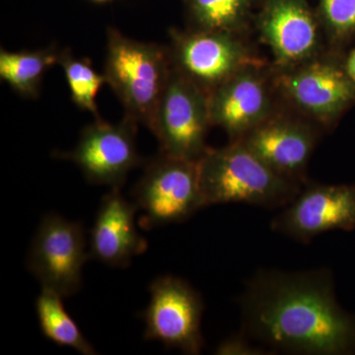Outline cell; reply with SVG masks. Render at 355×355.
I'll return each instance as SVG.
<instances>
[{"instance_id":"6da1fadb","label":"cell","mask_w":355,"mask_h":355,"mask_svg":"<svg viewBox=\"0 0 355 355\" xmlns=\"http://www.w3.org/2000/svg\"><path fill=\"white\" fill-rule=\"evenodd\" d=\"M239 305L242 333L272 354L355 352V316L338 304L327 268L259 270L248 280Z\"/></svg>"},{"instance_id":"7a4b0ae2","label":"cell","mask_w":355,"mask_h":355,"mask_svg":"<svg viewBox=\"0 0 355 355\" xmlns=\"http://www.w3.org/2000/svg\"><path fill=\"white\" fill-rule=\"evenodd\" d=\"M198 169L205 207L239 202L282 209L304 187L280 176L238 140L221 148L209 147Z\"/></svg>"},{"instance_id":"3957f363","label":"cell","mask_w":355,"mask_h":355,"mask_svg":"<svg viewBox=\"0 0 355 355\" xmlns=\"http://www.w3.org/2000/svg\"><path fill=\"white\" fill-rule=\"evenodd\" d=\"M166 46L128 38L111 28L107 34L104 76L125 116L149 128L171 73Z\"/></svg>"},{"instance_id":"277c9868","label":"cell","mask_w":355,"mask_h":355,"mask_svg":"<svg viewBox=\"0 0 355 355\" xmlns=\"http://www.w3.org/2000/svg\"><path fill=\"white\" fill-rule=\"evenodd\" d=\"M272 70L282 106L321 128L355 101V83L345 67L323 53L291 69Z\"/></svg>"},{"instance_id":"5b68a950","label":"cell","mask_w":355,"mask_h":355,"mask_svg":"<svg viewBox=\"0 0 355 355\" xmlns=\"http://www.w3.org/2000/svg\"><path fill=\"white\" fill-rule=\"evenodd\" d=\"M132 197L137 209L144 212L142 228L186 221L205 207L198 162L159 153L135 184Z\"/></svg>"},{"instance_id":"8992f818","label":"cell","mask_w":355,"mask_h":355,"mask_svg":"<svg viewBox=\"0 0 355 355\" xmlns=\"http://www.w3.org/2000/svg\"><path fill=\"white\" fill-rule=\"evenodd\" d=\"M210 121L209 95L172 67L153 121L160 153L198 162L209 147L205 144Z\"/></svg>"},{"instance_id":"52a82bcc","label":"cell","mask_w":355,"mask_h":355,"mask_svg":"<svg viewBox=\"0 0 355 355\" xmlns=\"http://www.w3.org/2000/svg\"><path fill=\"white\" fill-rule=\"evenodd\" d=\"M167 49L172 67L207 95L245 67L266 62L244 36L226 32L171 30Z\"/></svg>"},{"instance_id":"ba28073f","label":"cell","mask_w":355,"mask_h":355,"mask_svg":"<svg viewBox=\"0 0 355 355\" xmlns=\"http://www.w3.org/2000/svg\"><path fill=\"white\" fill-rule=\"evenodd\" d=\"M209 106L212 127L221 128L230 141L241 139L282 108L272 64L240 70L209 93Z\"/></svg>"},{"instance_id":"9c48e42d","label":"cell","mask_w":355,"mask_h":355,"mask_svg":"<svg viewBox=\"0 0 355 355\" xmlns=\"http://www.w3.org/2000/svg\"><path fill=\"white\" fill-rule=\"evenodd\" d=\"M89 257L83 225L49 214L33 238L27 266L42 288L69 297L80 289L81 273Z\"/></svg>"},{"instance_id":"30bf717a","label":"cell","mask_w":355,"mask_h":355,"mask_svg":"<svg viewBox=\"0 0 355 355\" xmlns=\"http://www.w3.org/2000/svg\"><path fill=\"white\" fill-rule=\"evenodd\" d=\"M149 291L150 301L140 314L146 323L144 338L186 354H200L205 345L200 294L188 282L173 275L154 280Z\"/></svg>"},{"instance_id":"8fae6325","label":"cell","mask_w":355,"mask_h":355,"mask_svg":"<svg viewBox=\"0 0 355 355\" xmlns=\"http://www.w3.org/2000/svg\"><path fill=\"white\" fill-rule=\"evenodd\" d=\"M322 130L282 106L238 141L280 176L305 186L308 164Z\"/></svg>"},{"instance_id":"7c38bea8","label":"cell","mask_w":355,"mask_h":355,"mask_svg":"<svg viewBox=\"0 0 355 355\" xmlns=\"http://www.w3.org/2000/svg\"><path fill=\"white\" fill-rule=\"evenodd\" d=\"M137 121L125 116L118 123L97 119L81 132L77 146L60 154L78 166L90 183L121 188L141 163L137 148Z\"/></svg>"},{"instance_id":"4fadbf2b","label":"cell","mask_w":355,"mask_h":355,"mask_svg":"<svg viewBox=\"0 0 355 355\" xmlns=\"http://www.w3.org/2000/svg\"><path fill=\"white\" fill-rule=\"evenodd\" d=\"M270 228L301 243L329 231L355 230V184H306Z\"/></svg>"},{"instance_id":"5bb4252c","label":"cell","mask_w":355,"mask_h":355,"mask_svg":"<svg viewBox=\"0 0 355 355\" xmlns=\"http://www.w3.org/2000/svg\"><path fill=\"white\" fill-rule=\"evenodd\" d=\"M321 23L304 0H266L257 30L273 58L272 67L287 69L323 53Z\"/></svg>"},{"instance_id":"9a60e30c","label":"cell","mask_w":355,"mask_h":355,"mask_svg":"<svg viewBox=\"0 0 355 355\" xmlns=\"http://www.w3.org/2000/svg\"><path fill=\"white\" fill-rule=\"evenodd\" d=\"M121 188H112L102 198L91 231L90 257L114 268H125L135 257L146 251V240L139 234L135 223L137 209L121 193Z\"/></svg>"},{"instance_id":"2e32d148","label":"cell","mask_w":355,"mask_h":355,"mask_svg":"<svg viewBox=\"0 0 355 355\" xmlns=\"http://www.w3.org/2000/svg\"><path fill=\"white\" fill-rule=\"evenodd\" d=\"M60 51L57 49L39 51H0V77L18 94L28 98L39 95L44 73L58 64Z\"/></svg>"},{"instance_id":"e0dca14e","label":"cell","mask_w":355,"mask_h":355,"mask_svg":"<svg viewBox=\"0 0 355 355\" xmlns=\"http://www.w3.org/2000/svg\"><path fill=\"white\" fill-rule=\"evenodd\" d=\"M36 311L42 333L51 342L62 347H71L81 354H97L65 310L62 296L49 289L42 288L37 297Z\"/></svg>"},{"instance_id":"ac0fdd59","label":"cell","mask_w":355,"mask_h":355,"mask_svg":"<svg viewBox=\"0 0 355 355\" xmlns=\"http://www.w3.org/2000/svg\"><path fill=\"white\" fill-rule=\"evenodd\" d=\"M193 29L247 34L251 0H190Z\"/></svg>"},{"instance_id":"d6986e66","label":"cell","mask_w":355,"mask_h":355,"mask_svg":"<svg viewBox=\"0 0 355 355\" xmlns=\"http://www.w3.org/2000/svg\"><path fill=\"white\" fill-rule=\"evenodd\" d=\"M58 64L64 70L74 104L99 119L96 97L106 83L104 74L96 71L90 60L73 57L69 51H60Z\"/></svg>"},{"instance_id":"ffe728a7","label":"cell","mask_w":355,"mask_h":355,"mask_svg":"<svg viewBox=\"0 0 355 355\" xmlns=\"http://www.w3.org/2000/svg\"><path fill=\"white\" fill-rule=\"evenodd\" d=\"M322 27L331 44L355 35V0H319Z\"/></svg>"},{"instance_id":"44dd1931","label":"cell","mask_w":355,"mask_h":355,"mask_svg":"<svg viewBox=\"0 0 355 355\" xmlns=\"http://www.w3.org/2000/svg\"><path fill=\"white\" fill-rule=\"evenodd\" d=\"M253 340L244 333L228 336L222 340L216 349L218 355H268L272 352L261 345H254Z\"/></svg>"},{"instance_id":"7402d4cb","label":"cell","mask_w":355,"mask_h":355,"mask_svg":"<svg viewBox=\"0 0 355 355\" xmlns=\"http://www.w3.org/2000/svg\"><path fill=\"white\" fill-rule=\"evenodd\" d=\"M347 76L350 77L352 81L355 83V49L354 51H350L349 57L345 60V64H343Z\"/></svg>"},{"instance_id":"603a6c76","label":"cell","mask_w":355,"mask_h":355,"mask_svg":"<svg viewBox=\"0 0 355 355\" xmlns=\"http://www.w3.org/2000/svg\"><path fill=\"white\" fill-rule=\"evenodd\" d=\"M97 1H106V0H97Z\"/></svg>"}]
</instances>
